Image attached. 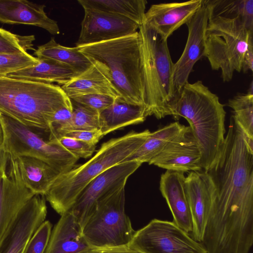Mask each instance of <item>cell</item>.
I'll list each match as a JSON object with an SVG mask.
<instances>
[{
	"instance_id": "40",
	"label": "cell",
	"mask_w": 253,
	"mask_h": 253,
	"mask_svg": "<svg viewBox=\"0 0 253 253\" xmlns=\"http://www.w3.org/2000/svg\"><path fill=\"white\" fill-rule=\"evenodd\" d=\"M83 253H138L130 250L127 246L103 248H92Z\"/></svg>"
},
{
	"instance_id": "14",
	"label": "cell",
	"mask_w": 253,
	"mask_h": 253,
	"mask_svg": "<svg viewBox=\"0 0 253 253\" xmlns=\"http://www.w3.org/2000/svg\"><path fill=\"white\" fill-rule=\"evenodd\" d=\"M76 46L94 44L127 36L138 32L140 26L125 17L87 6Z\"/></svg>"
},
{
	"instance_id": "33",
	"label": "cell",
	"mask_w": 253,
	"mask_h": 253,
	"mask_svg": "<svg viewBox=\"0 0 253 253\" xmlns=\"http://www.w3.org/2000/svg\"><path fill=\"white\" fill-rule=\"evenodd\" d=\"M39 59L28 52L24 53L0 54V76L33 66Z\"/></svg>"
},
{
	"instance_id": "12",
	"label": "cell",
	"mask_w": 253,
	"mask_h": 253,
	"mask_svg": "<svg viewBox=\"0 0 253 253\" xmlns=\"http://www.w3.org/2000/svg\"><path fill=\"white\" fill-rule=\"evenodd\" d=\"M208 20L207 8L203 1L199 10L186 24L188 30L187 42L181 56L173 64L171 77L173 103L189 83L188 78L195 63L205 56Z\"/></svg>"
},
{
	"instance_id": "36",
	"label": "cell",
	"mask_w": 253,
	"mask_h": 253,
	"mask_svg": "<svg viewBox=\"0 0 253 253\" xmlns=\"http://www.w3.org/2000/svg\"><path fill=\"white\" fill-rule=\"evenodd\" d=\"M71 101L100 113L112 105L116 99L106 95L89 94L70 98Z\"/></svg>"
},
{
	"instance_id": "7",
	"label": "cell",
	"mask_w": 253,
	"mask_h": 253,
	"mask_svg": "<svg viewBox=\"0 0 253 253\" xmlns=\"http://www.w3.org/2000/svg\"><path fill=\"white\" fill-rule=\"evenodd\" d=\"M253 31L242 22L209 18L205 56L213 70L221 71L224 82L230 81L235 71H242L245 53Z\"/></svg>"
},
{
	"instance_id": "13",
	"label": "cell",
	"mask_w": 253,
	"mask_h": 253,
	"mask_svg": "<svg viewBox=\"0 0 253 253\" xmlns=\"http://www.w3.org/2000/svg\"><path fill=\"white\" fill-rule=\"evenodd\" d=\"M8 168L0 178V250L22 209L35 195L22 181L16 159L9 157Z\"/></svg>"
},
{
	"instance_id": "21",
	"label": "cell",
	"mask_w": 253,
	"mask_h": 253,
	"mask_svg": "<svg viewBox=\"0 0 253 253\" xmlns=\"http://www.w3.org/2000/svg\"><path fill=\"white\" fill-rule=\"evenodd\" d=\"M92 60V64L89 68L61 85V88L69 98L84 94H100L120 100L121 95L113 83L107 67L102 62Z\"/></svg>"
},
{
	"instance_id": "2",
	"label": "cell",
	"mask_w": 253,
	"mask_h": 253,
	"mask_svg": "<svg viewBox=\"0 0 253 253\" xmlns=\"http://www.w3.org/2000/svg\"><path fill=\"white\" fill-rule=\"evenodd\" d=\"M171 115L188 121L201 152L203 170L207 171L225 139L226 112L218 97L201 81L188 83L172 104Z\"/></svg>"
},
{
	"instance_id": "1",
	"label": "cell",
	"mask_w": 253,
	"mask_h": 253,
	"mask_svg": "<svg viewBox=\"0 0 253 253\" xmlns=\"http://www.w3.org/2000/svg\"><path fill=\"white\" fill-rule=\"evenodd\" d=\"M205 172L211 201L203 245L208 253H249L253 244V139L232 115L219 153Z\"/></svg>"
},
{
	"instance_id": "31",
	"label": "cell",
	"mask_w": 253,
	"mask_h": 253,
	"mask_svg": "<svg viewBox=\"0 0 253 253\" xmlns=\"http://www.w3.org/2000/svg\"><path fill=\"white\" fill-rule=\"evenodd\" d=\"M228 105L232 109V116L245 134L253 139V93L237 95L228 100Z\"/></svg>"
},
{
	"instance_id": "39",
	"label": "cell",
	"mask_w": 253,
	"mask_h": 253,
	"mask_svg": "<svg viewBox=\"0 0 253 253\" xmlns=\"http://www.w3.org/2000/svg\"><path fill=\"white\" fill-rule=\"evenodd\" d=\"M253 36L249 40L248 48L245 53L242 63V71L244 73L253 71Z\"/></svg>"
},
{
	"instance_id": "3",
	"label": "cell",
	"mask_w": 253,
	"mask_h": 253,
	"mask_svg": "<svg viewBox=\"0 0 253 253\" xmlns=\"http://www.w3.org/2000/svg\"><path fill=\"white\" fill-rule=\"evenodd\" d=\"M151 132L131 131L103 143L88 161L61 174L45 194L59 214L69 211L84 189L103 172L122 163L144 142Z\"/></svg>"
},
{
	"instance_id": "24",
	"label": "cell",
	"mask_w": 253,
	"mask_h": 253,
	"mask_svg": "<svg viewBox=\"0 0 253 253\" xmlns=\"http://www.w3.org/2000/svg\"><path fill=\"white\" fill-rule=\"evenodd\" d=\"M38 59L39 62L36 65L6 76L48 84L56 83L62 85L78 76L71 67L56 61L49 59Z\"/></svg>"
},
{
	"instance_id": "29",
	"label": "cell",
	"mask_w": 253,
	"mask_h": 253,
	"mask_svg": "<svg viewBox=\"0 0 253 253\" xmlns=\"http://www.w3.org/2000/svg\"><path fill=\"white\" fill-rule=\"evenodd\" d=\"M83 6L116 14L138 24L143 23L147 1L145 0H78Z\"/></svg>"
},
{
	"instance_id": "6",
	"label": "cell",
	"mask_w": 253,
	"mask_h": 253,
	"mask_svg": "<svg viewBox=\"0 0 253 253\" xmlns=\"http://www.w3.org/2000/svg\"><path fill=\"white\" fill-rule=\"evenodd\" d=\"M145 91L147 117L161 119L171 115L174 99L171 88L173 66L167 40L143 23L138 29Z\"/></svg>"
},
{
	"instance_id": "17",
	"label": "cell",
	"mask_w": 253,
	"mask_h": 253,
	"mask_svg": "<svg viewBox=\"0 0 253 253\" xmlns=\"http://www.w3.org/2000/svg\"><path fill=\"white\" fill-rule=\"evenodd\" d=\"M185 187L192 217V237L202 243L211 207L210 178L205 171H190L185 176Z\"/></svg>"
},
{
	"instance_id": "41",
	"label": "cell",
	"mask_w": 253,
	"mask_h": 253,
	"mask_svg": "<svg viewBox=\"0 0 253 253\" xmlns=\"http://www.w3.org/2000/svg\"><path fill=\"white\" fill-rule=\"evenodd\" d=\"M9 160L8 154L2 147H0V178L6 172Z\"/></svg>"
},
{
	"instance_id": "32",
	"label": "cell",
	"mask_w": 253,
	"mask_h": 253,
	"mask_svg": "<svg viewBox=\"0 0 253 253\" xmlns=\"http://www.w3.org/2000/svg\"><path fill=\"white\" fill-rule=\"evenodd\" d=\"M34 35L20 36L0 28V54L24 53L34 50Z\"/></svg>"
},
{
	"instance_id": "20",
	"label": "cell",
	"mask_w": 253,
	"mask_h": 253,
	"mask_svg": "<svg viewBox=\"0 0 253 253\" xmlns=\"http://www.w3.org/2000/svg\"><path fill=\"white\" fill-rule=\"evenodd\" d=\"M185 180L184 172L167 170L161 175L160 190L171 212L173 222L189 233L192 231V221Z\"/></svg>"
},
{
	"instance_id": "42",
	"label": "cell",
	"mask_w": 253,
	"mask_h": 253,
	"mask_svg": "<svg viewBox=\"0 0 253 253\" xmlns=\"http://www.w3.org/2000/svg\"><path fill=\"white\" fill-rule=\"evenodd\" d=\"M3 141V132L2 127L0 123V147H2Z\"/></svg>"
},
{
	"instance_id": "23",
	"label": "cell",
	"mask_w": 253,
	"mask_h": 253,
	"mask_svg": "<svg viewBox=\"0 0 253 253\" xmlns=\"http://www.w3.org/2000/svg\"><path fill=\"white\" fill-rule=\"evenodd\" d=\"M25 185L34 194L45 195L62 174L39 159L29 156L15 158Z\"/></svg>"
},
{
	"instance_id": "19",
	"label": "cell",
	"mask_w": 253,
	"mask_h": 253,
	"mask_svg": "<svg viewBox=\"0 0 253 253\" xmlns=\"http://www.w3.org/2000/svg\"><path fill=\"white\" fill-rule=\"evenodd\" d=\"M45 5L26 0H0V22L33 25L55 35L60 33L57 22L47 16Z\"/></svg>"
},
{
	"instance_id": "4",
	"label": "cell",
	"mask_w": 253,
	"mask_h": 253,
	"mask_svg": "<svg viewBox=\"0 0 253 253\" xmlns=\"http://www.w3.org/2000/svg\"><path fill=\"white\" fill-rule=\"evenodd\" d=\"M72 108L61 87L52 84L0 76V114L48 132L54 113Z\"/></svg>"
},
{
	"instance_id": "25",
	"label": "cell",
	"mask_w": 253,
	"mask_h": 253,
	"mask_svg": "<svg viewBox=\"0 0 253 253\" xmlns=\"http://www.w3.org/2000/svg\"><path fill=\"white\" fill-rule=\"evenodd\" d=\"M147 117L144 107L117 99L99 113V129L103 136L123 127L143 122Z\"/></svg>"
},
{
	"instance_id": "18",
	"label": "cell",
	"mask_w": 253,
	"mask_h": 253,
	"mask_svg": "<svg viewBox=\"0 0 253 253\" xmlns=\"http://www.w3.org/2000/svg\"><path fill=\"white\" fill-rule=\"evenodd\" d=\"M202 3L203 0H191L153 4L145 12L143 23L167 40L175 31L188 22Z\"/></svg>"
},
{
	"instance_id": "34",
	"label": "cell",
	"mask_w": 253,
	"mask_h": 253,
	"mask_svg": "<svg viewBox=\"0 0 253 253\" xmlns=\"http://www.w3.org/2000/svg\"><path fill=\"white\" fill-rule=\"evenodd\" d=\"M50 142L63 148L79 159L90 157L96 145L65 136Z\"/></svg>"
},
{
	"instance_id": "30",
	"label": "cell",
	"mask_w": 253,
	"mask_h": 253,
	"mask_svg": "<svg viewBox=\"0 0 253 253\" xmlns=\"http://www.w3.org/2000/svg\"><path fill=\"white\" fill-rule=\"evenodd\" d=\"M72 102L73 109L71 120L64 125L49 131L48 132V141L55 140L73 131L99 129V113L82 105Z\"/></svg>"
},
{
	"instance_id": "22",
	"label": "cell",
	"mask_w": 253,
	"mask_h": 253,
	"mask_svg": "<svg viewBox=\"0 0 253 253\" xmlns=\"http://www.w3.org/2000/svg\"><path fill=\"white\" fill-rule=\"evenodd\" d=\"M91 249L84 239L78 221L68 211L61 215L51 230L44 253H83Z\"/></svg>"
},
{
	"instance_id": "9",
	"label": "cell",
	"mask_w": 253,
	"mask_h": 253,
	"mask_svg": "<svg viewBox=\"0 0 253 253\" xmlns=\"http://www.w3.org/2000/svg\"><path fill=\"white\" fill-rule=\"evenodd\" d=\"M3 132L2 148L9 157L29 156L41 160L64 173L75 165L79 159L63 148L42 136L41 131L0 114Z\"/></svg>"
},
{
	"instance_id": "10",
	"label": "cell",
	"mask_w": 253,
	"mask_h": 253,
	"mask_svg": "<svg viewBox=\"0 0 253 253\" xmlns=\"http://www.w3.org/2000/svg\"><path fill=\"white\" fill-rule=\"evenodd\" d=\"M127 247L138 253H207L173 221L156 218L135 231Z\"/></svg>"
},
{
	"instance_id": "16",
	"label": "cell",
	"mask_w": 253,
	"mask_h": 253,
	"mask_svg": "<svg viewBox=\"0 0 253 253\" xmlns=\"http://www.w3.org/2000/svg\"><path fill=\"white\" fill-rule=\"evenodd\" d=\"M46 214L45 196L35 195L21 211L0 253H24L30 239L45 221Z\"/></svg>"
},
{
	"instance_id": "27",
	"label": "cell",
	"mask_w": 253,
	"mask_h": 253,
	"mask_svg": "<svg viewBox=\"0 0 253 253\" xmlns=\"http://www.w3.org/2000/svg\"><path fill=\"white\" fill-rule=\"evenodd\" d=\"M185 126L176 121L151 132L143 144L122 163L135 161L149 163L176 137Z\"/></svg>"
},
{
	"instance_id": "8",
	"label": "cell",
	"mask_w": 253,
	"mask_h": 253,
	"mask_svg": "<svg viewBox=\"0 0 253 253\" xmlns=\"http://www.w3.org/2000/svg\"><path fill=\"white\" fill-rule=\"evenodd\" d=\"M125 187L101 198L83 229V236L92 248L128 245L135 231L125 212Z\"/></svg>"
},
{
	"instance_id": "37",
	"label": "cell",
	"mask_w": 253,
	"mask_h": 253,
	"mask_svg": "<svg viewBox=\"0 0 253 253\" xmlns=\"http://www.w3.org/2000/svg\"><path fill=\"white\" fill-rule=\"evenodd\" d=\"M63 136L94 145H96L99 140L103 137L100 129L73 131L68 132Z\"/></svg>"
},
{
	"instance_id": "5",
	"label": "cell",
	"mask_w": 253,
	"mask_h": 253,
	"mask_svg": "<svg viewBox=\"0 0 253 253\" xmlns=\"http://www.w3.org/2000/svg\"><path fill=\"white\" fill-rule=\"evenodd\" d=\"M76 47L87 57L107 67L121 95L119 101L145 109L141 41L138 32L110 41Z\"/></svg>"
},
{
	"instance_id": "26",
	"label": "cell",
	"mask_w": 253,
	"mask_h": 253,
	"mask_svg": "<svg viewBox=\"0 0 253 253\" xmlns=\"http://www.w3.org/2000/svg\"><path fill=\"white\" fill-rule=\"evenodd\" d=\"M34 54L38 59H49L71 67L78 75L92 64L93 60L87 57L77 48L60 45L51 38L47 42L38 46Z\"/></svg>"
},
{
	"instance_id": "28",
	"label": "cell",
	"mask_w": 253,
	"mask_h": 253,
	"mask_svg": "<svg viewBox=\"0 0 253 253\" xmlns=\"http://www.w3.org/2000/svg\"><path fill=\"white\" fill-rule=\"evenodd\" d=\"M209 18L238 20L253 31V0H203Z\"/></svg>"
},
{
	"instance_id": "15",
	"label": "cell",
	"mask_w": 253,
	"mask_h": 253,
	"mask_svg": "<svg viewBox=\"0 0 253 253\" xmlns=\"http://www.w3.org/2000/svg\"><path fill=\"white\" fill-rule=\"evenodd\" d=\"M148 164L184 173L203 170L201 152L190 127L185 126Z\"/></svg>"
},
{
	"instance_id": "35",
	"label": "cell",
	"mask_w": 253,
	"mask_h": 253,
	"mask_svg": "<svg viewBox=\"0 0 253 253\" xmlns=\"http://www.w3.org/2000/svg\"><path fill=\"white\" fill-rule=\"evenodd\" d=\"M52 230V224L45 220L29 242L24 253H44Z\"/></svg>"
},
{
	"instance_id": "38",
	"label": "cell",
	"mask_w": 253,
	"mask_h": 253,
	"mask_svg": "<svg viewBox=\"0 0 253 253\" xmlns=\"http://www.w3.org/2000/svg\"><path fill=\"white\" fill-rule=\"evenodd\" d=\"M73 109V107H63L57 110L50 121L48 132L68 123L72 117Z\"/></svg>"
},
{
	"instance_id": "11",
	"label": "cell",
	"mask_w": 253,
	"mask_h": 253,
	"mask_svg": "<svg viewBox=\"0 0 253 253\" xmlns=\"http://www.w3.org/2000/svg\"><path fill=\"white\" fill-rule=\"evenodd\" d=\"M141 164L130 161L116 165L103 172L84 189L69 211L82 230L94 212L97 202L107 194L125 187L128 177Z\"/></svg>"
}]
</instances>
